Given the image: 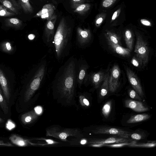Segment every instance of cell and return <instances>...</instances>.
Here are the masks:
<instances>
[{"label": "cell", "instance_id": "obj_1", "mask_svg": "<svg viewBox=\"0 0 156 156\" xmlns=\"http://www.w3.org/2000/svg\"><path fill=\"white\" fill-rule=\"evenodd\" d=\"M77 61L73 56L69 57L59 67L52 81L54 94L64 99L69 104L72 103L75 95Z\"/></svg>", "mask_w": 156, "mask_h": 156}, {"label": "cell", "instance_id": "obj_2", "mask_svg": "<svg viewBox=\"0 0 156 156\" xmlns=\"http://www.w3.org/2000/svg\"><path fill=\"white\" fill-rule=\"evenodd\" d=\"M73 28L64 18L60 21L55 34L53 43L55 57L59 62L63 60L69 54L72 47Z\"/></svg>", "mask_w": 156, "mask_h": 156}, {"label": "cell", "instance_id": "obj_3", "mask_svg": "<svg viewBox=\"0 0 156 156\" xmlns=\"http://www.w3.org/2000/svg\"><path fill=\"white\" fill-rule=\"evenodd\" d=\"M47 69V61L45 59H43L33 69L25 93L24 100L26 102L30 100L40 87L46 75Z\"/></svg>", "mask_w": 156, "mask_h": 156}, {"label": "cell", "instance_id": "obj_4", "mask_svg": "<svg viewBox=\"0 0 156 156\" xmlns=\"http://www.w3.org/2000/svg\"><path fill=\"white\" fill-rule=\"evenodd\" d=\"M46 136H51L62 141L69 142L68 137L80 138L83 136L80 129L77 128H64L58 125H54L46 129Z\"/></svg>", "mask_w": 156, "mask_h": 156}, {"label": "cell", "instance_id": "obj_5", "mask_svg": "<svg viewBox=\"0 0 156 156\" xmlns=\"http://www.w3.org/2000/svg\"><path fill=\"white\" fill-rule=\"evenodd\" d=\"M134 52L141 66H145L148 61L149 50L147 43L139 34L137 35Z\"/></svg>", "mask_w": 156, "mask_h": 156}, {"label": "cell", "instance_id": "obj_6", "mask_svg": "<svg viewBox=\"0 0 156 156\" xmlns=\"http://www.w3.org/2000/svg\"><path fill=\"white\" fill-rule=\"evenodd\" d=\"M57 19V15L54 13L45 24L42 39L47 45H51L53 43L55 35V26Z\"/></svg>", "mask_w": 156, "mask_h": 156}, {"label": "cell", "instance_id": "obj_7", "mask_svg": "<svg viewBox=\"0 0 156 156\" xmlns=\"http://www.w3.org/2000/svg\"><path fill=\"white\" fill-rule=\"evenodd\" d=\"M94 134H108L114 135L120 137L130 139V133L122 129L110 127L101 126L97 127L91 130Z\"/></svg>", "mask_w": 156, "mask_h": 156}, {"label": "cell", "instance_id": "obj_8", "mask_svg": "<svg viewBox=\"0 0 156 156\" xmlns=\"http://www.w3.org/2000/svg\"><path fill=\"white\" fill-rule=\"evenodd\" d=\"M91 34L88 29L78 27L76 30V43L80 48H83L91 39Z\"/></svg>", "mask_w": 156, "mask_h": 156}, {"label": "cell", "instance_id": "obj_9", "mask_svg": "<svg viewBox=\"0 0 156 156\" xmlns=\"http://www.w3.org/2000/svg\"><path fill=\"white\" fill-rule=\"evenodd\" d=\"M87 64L82 58L77 60L76 68V77L77 85L80 88L87 76Z\"/></svg>", "mask_w": 156, "mask_h": 156}, {"label": "cell", "instance_id": "obj_10", "mask_svg": "<svg viewBox=\"0 0 156 156\" xmlns=\"http://www.w3.org/2000/svg\"><path fill=\"white\" fill-rule=\"evenodd\" d=\"M120 73L119 66L116 65H114L111 69L108 80L109 90L111 92H115L119 87Z\"/></svg>", "mask_w": 156, "mask_h": 156}, {"label": "cell", "instance_id": "obj_11", "mask_svg": "<svg viewBox=\"0 0 156 156\" xmlns=\"http://www.w3.org/2000/svg\"><path fill=\"white\" fill-rule=\"evenodd\" d=\"M126 73L130 83L133 89L141 98L144 94L139 80L136 74L130 69L127 68Z\"/></svg>", "mask_w": 156, "mask_h": 156}, {"label": "cell", "instance_id": "obj_12", "mask_svg": "<svg viewBox=\"0 0 156 156\" xmlns=\"http://www.w3.org/2000/svg\"><path fill=\"white\" fill-rule=\"evenodd\" d=\"M55 9V7L51 4H45L34 17H40L42 19L48 20L52 16Z\"/></svg>", "mask_w": 156, "mask_h": 156}, {"label": "cell", "instance_id": "obj_13", "mask_svg": "<svg viewBox=\"0 0 156 156\" xmlns=\"http://www.w3.org/2000/svg\"><path fill=\"white\" fill-rule=\"evenodd\" d=\"M133 140L130 139H128L121 137H110L106 139H93L87 141V143L89 144H112L114 143L130 142Z\"/></svg>", "mask_w": 156, "mask_h": 156}, {"label": "cell", "instance_id": "obj_14", "mask_svg": "<svg viewBox=\"0 0 156 156\" xmlns=\"http://www.w3.org/2000/svg\"><path fill=\"white\" fill-rule=\"evenodd\" d=\"M125 105L126 107L137 112H144L148 110V108L145 106L142 102L130 99L125 101Z\"/></svg>", "mask_w": 156, "mask_h": 156}, {"label": "cell", "instance_id": "obj_15", "mask_svg": "<svg viewBox=\"0 0 156 156\" xmlns=\"http://www.w3.org/2000/svg\"><path fill=\"white\" fill-rule=\"evenodd\" d=\"M0 2L16 15L20 14L22 8L18 1L16 0H0Z\"/></svg>", "mask_w": 156, "mask_h": 156}, {"label": "cell", "instance_id": "obj_16", "mask_svg": "<svg viewBox=\"0 0 156 156\" xmlns=\"http://www.w3.org/2000/svg\"><path fill=\"white\" fill-rule=\"evenodd\" d=\"M0 85L8 104L10 103V94L7 80L3 71L0 69Z\"/></svg>", "mask_w": 156, "mask_h": 156}, {"label": "cell", "instance_id": "obj_17", "mask_svg": "<svg viewBox=\"0 0 156 156\" xmlns=\"http://www.w3.org/2000/svg\"><path fill=\"white\" fill-rule=\"evenodd\" d=\"M39 115L35 110H32L22 115L21 120L25 125L30 124L35 121L37 119Z\"/></svg>", "mask_w": 156, "mask_h": 156}, {"label": "cell", "instance_id": "obj_18", "mask_svg": "<svg viewBox=\"0 0 156 156\" xmlns=\"http://www.w3.org/2000/svg\"><path fill=\"white\" fill-rule=\"evenodd\" d=\"M108 44L110 48L117 54L123 56H128L130 55L131 51L127 48H124L119 45L113 44L109 41H108Z\"/></svg>", "mask_w": 156, "mask_h": 156}, {"label": "cell", "instance_id": "obj_19", "mask_svg": "<svg viewBox=\"0 0 156 156\" xmlns=\"http://www.w3.org/2000/svg\"><path fill=\"white\" fill-rule=\"evenodd\" d=\"M9 139L13 144L20 147H25L30 144H34L16 134H12L10 136Z\"/></svg>", "mask_w": 156, "mask_h": 156}, {"label": "cell", "instance_id": "obj_20", "mask_svg": "<svg viewBox=\"0 0 156 156\" xmlns=\"http://www.w3.org/2000/svg\"><path fill=\"white\" fill-rule=\"evenodd\" d=\"M71 7L74 9V12L83 15L90 9V5L88 3H84L72 4Z\"/></svg>", "mask_w": 156, "mask_h": 156}, {"label": "cell", "instance_id": "obj_21", "mask_svg": "<svg viewBox=\"0 0 156 156\" xmlns=\"http://www.w3.org/2000/svg\"><path fill=\"white\" fill-rule=\"evenodd\" d=\"M22 21L17 18H8L5 20L6 26L16 29L20 28L22 25Z\"/></svg>", "mask_w": 156, "mask_h": 156}, {"label": "cell", "instance_id": "obj_22", "mask_svg": "<svg viewBox=\"0 0 156 156\" xmlns=\"http://www.w3.org/2000/svg\"><path fill=\"white\" fill-rule=\"evenodd\" d=\"M150 116L147 114H142L133 115L126 121L128 123L139 122L146 120L150 118Z\"/></svg>", "mask_w": 156, "mask_h": 156}, {"label": "cell", "instance_id": "obj_23", "mask_svg": "<svg viewBox=\"0 0 156 156\" xmlns=\"http://www.w3.org/2000/svg\"><path fill=\"white\" fill-rule=\"evenodd\" d=\"M104 75L103 73L100 72L94 73L90 76V79L95 88H98L101 83L103 81Z\"/></svg>", "mask_w": 156, "mask_h": 156}, {"label": "cell", "instance_id": "obj_24", "mask_svg": "<svg viewBox=\"0 0 156 156\" xmlns=\"http://www.w3.org/2000/svg\"><path fill=\"white\" fill-rule=\"evenodd\" d=\"M109 73L108 72L104 76L103 83L101 87L99 93V96L101 98H103L108 94L109 90L108 80Z\"/></svg>", "mask_w": 156, "mask_h": 156}, {"label": "cell", "instance_id": "obj_25", "mask_svg": "<svg viewBox=\"0 0 156 156\" xmlns=\"http://www.w3.org/2000/svg\"><path fill=\"white\" fill-rule=\"evenodd\" d=\"M124 37L127 48L131 51L133 48V37L131 31L129 30H126L125 32Z\"/></svg>", "mask_w": 156, "mask_h": 156}, {"label": "cell", "instance_id": "obj_26", "mask_svg": "<svg viewBox=\"0 0 156 156\" xmlns=\"http://www.w3.org/2000/svg\"><path fill=\"white\" fill-rule=\"evenodd\" d=\"M18 2L24 13L29 14L33 12V8L29 0H18Z\"/></svg>", "mask_w": 156, "mask_h": 156}, {"label": "cell", "instance_id": "obj_27", "mask_svg": "<svg viewBox=\"0 0 156 156\" xmlns=\"http://www.w3.org/2000/svg\"><path fill=\"white\" fill-rule=\"evenodd\" d=\"M105 36L108 41L114 44L121 45L120 38L115 33L108 31L105 33Z\"/></svg>", "mask_w": 156, "mask_h": 156}, {"label": "cell", "instance_id": "obj_28", "mask_svg": "<svg viewBox=\"0 0 156 156\" xmlns=\"http://www.w3.org/2000/svg\"><path fill=\"white\" fill-rule=\"evenodd\" d=\"M0 106L5 115H7L9 112V108L6 99L3 95L1 86H0Z\"/></svg>", "mask_w": 156, "mask_h": 156}, {"label": "cell", "instance_id": "obj_29", "mask_svg": "<svg viewBox=\"0 0 156 156\" xmlns=\"http://www.w3.org/2000/svg\"><path fill=\"white\" fill-rule=\"evenodd\" d=\"M112 108V101L109 100L107 101L103 106L102 108V113L105 118L109 116Z\"/></svg>", "mask_w": 156, "mask_h": 156}, {"label": "cell", "instance_id": "obj_30", "mask_svg": "<svg viewBox=\"0 0 156 156\" xmlns=\"http://www.w3.org/2000/svg\"><path fill=\"white\" fill-rule=\"evenodd\" d=\"M156 145L155 141H149L147 143H137L135 141H134L129 146L133 147H155Z\"/></svg>", "mask_w": 156, "mask_h": 156}, {"label": "cell", "instance_id": "obj_31", "mask_svg": "<svg viewBox=\"0 0 156 156\" xmlns=\"http://www.w3.org/2000/svg\"><path fill=\"white\" fill-rule=\"evenodd\" d=\"M16 14L2 5H0V17L11 16Z\"/></svg>", "mask_w": 156, "mask_h": 156}, {"label": "cell", "instance_id": "obj_32", "mask_svg": "<svg viewBox=\"0 0 156 156\" xmlns=\"http://www.w3.org/2000/svg\"><path fill=\"white\" fill-rule=\"evenodd\" d=\"M134 141L130 142H125L122 143H114L112 144H105V146H108L112 147H120L126 146H129Z\"/></svg>", "mask_w": 156, "mask_h": 156}, {"label": "cell", "instance_id": "obj_33", "mask_svg": "<svg viewBox=\"0 0 156 156\" xmlns=\"http://www.w3.org/2000/svg\"><path fill=\"white\" fill-rule=\"evenodd\" d=\"M79 98V102L82 106L86 107L90 106L89 101L83 95H80Z\"/></svg>", "mask_w": 156, "mask_h": 156}, {"label": "cell", "instance_id": "obj_34", "mask_svg": "<svg viewBox=\"0 0 156 156\" xmlns=\"http://www.w3.org/2000/svg\"><path fill=\"white\" fill-rule=\"evenodd\" d=\"M2 49L6 52H10L12 51V47L10 42L5 41L2 43L1 45Z\"/></svg>", "mask_w": 156, "mask_h": 156}, {"label": "cell", "instance_id": "obj_35", "mask_svg": "<svg viewBox=\"0 0 156 156\" xmlns=\"http://www.w3.org/2000/svg\"><path fill=\"white\" fill-rule=\"evenodd\" d=\"M129 94L130 97L131 98L139 101L142 100L141 97L134 90H129Z\"/></svg>", "mask_w": 156, "mask_h": 156}, {"label": "cell", "instance_id": "obj_36", "mask_svg": "<svg viewBox=\"0 0 156 156\" xmlns=\"http://www.w3.org/2000/svg\"><path fill=\"white\" fill-rule=\"evenodd\" d=\"M105 18V14H102L98 15L95 20V26L97 27H99L103 22Z\"/></svg>", "mask_w": 156, "mask_h": 156}, {"label": "cell", "instance_id": "obj_37", "mask_svg": "<svg viewBox=\"0 0 156 156\" xmlns=\"http://www.w3.org/2000/svg\"><path fill=\"white\" fill-rule=\"evenodd\" d=\"M145 137L144 134L138 133H133L130 134V137L131 138L136 140L143 139Z\"/></svg>", "mask_w": 156, "mask_h": 156}, {"label": "cell", "instance_id": "obj_38", "mask_svg": "<svg viewBox=\"0 0 156 156\" xmlns=\"http://www.w3.org/2000/svg\"><path fill=\"white\" fill-rule=\"evenodd\" d=\"M117 0H103L102 2V6L107 8L113 5Z\"/></svg>", "mask_w": 156, "mask_h": 156}, {"label": "cell", "instance_id": "obj_39", "mask_svg": "<svg viewBox=\"0 0 156 156\" xmlns=\"http://www.w3.org/2000/svg\"><path fill=\"white\" fill-rule=\"evenodd\" d=\"M131 63L135 66L138 67L141 66L139 59L136 56L133 57L131 61Z\"/></svg>", "mask_w": 156, "mask_h": 156}, {"label": "cell", "instance_id": "obj_40", "mask_svg": "<svg viewBox=\"0 0 156 156\" xmlns=\"http://www.w3.org/2000/svg\"><path fill=\"white\" fill-rule=\"evenodd\" d=\"M36 140H44L46 141L47 143V144H55L59 143V142H56V141H55L54 140L51 139H47L45 138H40L36 139Z\"/></svg>", "mask_w": 156, "mask_h": 156}, {"label": "cell", "instance_id": "obj_41", "mask_svg": "<svg viewBox=\"0 0 156 156\" xmlns=\"http://www.w3.org/2000/svg\"><path fill=\"white\" fill-rule=\"evenodd\" d=\"M121 11V9H119L115 11L113 14L111 19V21L115 20L119 16Z\"/></svg>", "mask_w": 156, "mask_h": 156}, {"label": "cell", "instance_id": "obj_42", "mask_svg": "<svg viewBox=\"0 0 156 156\" xmlns=\"http://www.w3.org/2000/svg\"><path fill=\"white\" fill-rule=\"evenodd\" d=\"M141 23L144 25L147 26H151V23L147 20L141 19L140 20Z\"/></svg>", "mask_w": 156, "mask_h": 156}, {"label": "cell", "instance_id": "obj_43", "mask_svg": "<svg viewBox=\"0 0 156 156\" xmlns=\"http://www.w3.org/2000/svg\"><path fill=\"white\" fill-rule=\"evenodd\" d=\"M105 144H89V145L90 146L94 147H101L103 146H105Z\"/></svg>", "mask_w": 156, "mask_h": 156}, {"label": "cell", "instance_id": "obj_44", "mask_svg": "<svg viewBox=\"0 0 156 156\" xmlns=\"http://www.w3.org/2000/svg\"><path fill=\"white\" fill-rule=\"evenodd\" d=\"M72 4H81L84 3V0H71Z\"/></svg>", "mask_w": 156, "mask_h": 156}, {"label": "cell", "instance_id": "obj_45", "mask_svg": "<svg viewBox=\"0 0 156 156\" xmlns=\"http://www.w3.org/2000/svg\"><path fill=\"white\" fill-rule=\"evenodd\" d=\"M15 125L11 122H9L7 125V127L9 129H11L14 127Z\"/></svg>", "mask_w": 156, "mask_h": 156}, {"label": "cell", "instance_id": "obj_46", "mask_svg": "<svg viewBox=\"0 0 156 156\" xmlns=\"http://www.w3.org/2000/svg\"><path fill=\"white\" fill-rule=\"evenodd\" d=\"M0 146H12V145H10L8 143H5L2 142V141H0Z\"/></svg>", "mask_w": 156, "mask_h": 156}, {"label": "cell", "instance_id": "obj_47", "mask_svg": "<svg viewBox=\"0 0 156 156\" xmlns=\"http://www.w3.org/2000/svg\"><path fill=\"white\" fill-rule=\"evenodd\" d=\"M28 38L30 40H33L34 37V36L32 34H31L28 36Z\"/></svg>", "mask_w": 156, "mask_h": 156}, {"label": "cell", "instance_id": "obj_48", "mask_svg": "<svg viewBox=\"0 0 156 156\" xmlns=\"http://www.w3.org/2000/svg\"><path fill=\"white\" fill-rule=\"evenodd\" d=\"M4 122V120L0 117V123H2Z\"/></svg>", "mask_w": 156, "mask_h": 156}]
</instances>
